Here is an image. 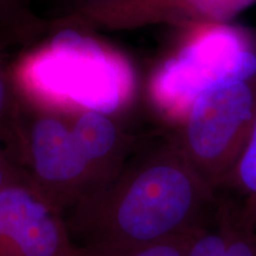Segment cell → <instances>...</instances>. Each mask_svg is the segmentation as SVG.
I'll list each match as a JSON object with an SVG mask.
<instances>
[{
  "instance_id": "15",
  "label": "cell",
  "mask_w": 256,
  "mask_h": 256,
  "mask_svg": "<svg viewBox=\"0 0 256 256\" xmlns=\"http://www.w3.org/2000/svg\"><path fill=\"white\" fill-rule=\"evenodd\" d=\"M107 2V0H89L88 2Z\"/></svg>"
},
{
  "instance_id": "10",
  "label": "cell",
  "mask_w": 256,
  "mask_h": 256,
  "mask_svg": "<svg viewBox=\"0 0 256 256\" xmlns=\"http://www.w3.org/2000/svg\"><path fill=\"white\" fill-rule=\"evenodd\" d=\"M220 196L226 224L223 256H256V226L242 215L229 198Z\"/></svg>"
},
{
  "instance_id": "4",
  "label": "cell",
  "mask_w": 256,
  "mask_h": 256,
  "mask_svg": "<svg viewBox=\"0 0 256 256\" xmlns=\"http://www.w3.org/2000/svg\"><path fill=\"white\" fill-rule=\"evenodd\" d=\"M34 110L28 118L20 110L16 154L28 165L34 186L60 212H69L101 186V179L82 152L69 115Z\"/></svg>"
},
{
  "instance_id": "11",
  "label": "cell",
  "mask_w": 256,
  "mask_h": 256,
  "mask_svg": "<svg viewBox=\"0 0 256 256\" xmlns=\"http://www.w3.org/2000/svg\"><path fill=\"white\" fill-rule=\"evenodd\" d=\"M20 107L10 76L8 64L0 56V139L11 146L17 133Z\"/></svg>"
},
{
  "instance_id": "12",
  "label": "cell",
  "mask_w": 256,
  "mask_h": 256,
  "mask_svg": "<svg viewBox=\"0 0 256 256\" xmlns=\"http://www.w3.org/2000/svg\"><path fill=\"white\" fill-rule=\"evenodd\" d=\"M200 232L185 234L152 244L130 249L84 250V256H188L194 238Z\"/></svg>"
},
{
  "instance_id": "13",
  "label": "cell",
  "mask_w": 256,
  "mask_h": 256,
  "mask_svg": "<svg viewBox=\"0 0 256 256\" xmlns=\"http://www.w3.org/2000/svg\"><path fill=\"white\" fill-rule=\"evenodd\" d=\"M226 242V224L222 202L218 220L206 229L200 230L192 242L188 256H223Z\"/></svg>"
},
{
  "instance_id": "1",
  "label": "cell",
  "mask_w": 256,
  "mask_h": 256,
  "mask_svg": "<svg viewBox=\"0 0 256 256\" xmlns=\"http://www.w3.org/2000/svg\"><path fill=\"white\" fill-rule=\"evenodd\" d=\"M220 197L174 139L126 162L68 212L72 241L84 250L130 249L212 226Z\"/></svg>"
},
{
  "instance_id": "3",
  "label": "cell",
  "mask_w": 256,
  "mask_h": 256,
  "mask_svg": "<svg viewBox=\"0 0 256 256\" xmlns=\"http://www.w3.org/2000/svg\"><path fill=\"white\" fill-rule=\"evenodd\" d=\"M256 120V62L222 72L196 95L172 138L202 178L220 192Z\"/></svg>"
},
{
  "instance_id": "6",
  "label": "cell",
  "mask_w": 256,
  "mask_h": 256,
  "mask_svg": "<svg viewBox=\"0 0 256 256\" xmlns=\"http://www.w3.org/2000/svg\"><path fill=\"white\" fill-rule=\"evenodd\" d=\"M0 256H84L31 178L0 190Z\"/></svg>"
},
{
  "instance_id": "14",
  "label": "cell",
  "mask_w": 256,
  "mask_h": 256,
  "mask_svg": "<svg viewBox=\"0 0 256 256\" xmlns=\"http://www.w3.org/2000/svg\"><path fill=\"white\" fill-rule=\"evenodd\" d=\"M26 179H30L26 170L19 168L12 156L0 147V190Z\"/></svg>"
},
{
  "instance_id": "5",
  "label": "cell",
  "mask_w": 256,
  "mask_h": 256,
  "mask_svg": "<svg viewBox=\"0 0 256 256\" xmlns=\"http://www.w3.org/2000/svg\"><path fill=\"white\" fill-rule=\"evenodd\" d=\"M256 4V0H107L86 2L49 22V28L72 26L92 32L132 31L152 25H218Z\"/></svg>"
},
{
  "instance_id": "2",
  "label": "cell",
  "mask_w": 256,
  "mask_h": 256,
  "mask_svg": "<svg viewBox=\"0 0 256 256\" xmlns=\"http://www.w3.org/2000/svg\"><path fill=\"white\" fill-rule=\"evenodd\" d=\"M49 32L46 42L8 64L22 104L64 115L84 110L112 115L130 101L136 75L126 56L92 31L64 26Z\"/></svg>"
},
{
  "instance_id": "9",
  "label": "cell",
  "mask_w": 256,
  "mask_h": 256,
  "mask_svg": "<svg viewBox=\"0 0 256 256\" xmlns=\"http://www.w3.org/2000/svg\"><path fill=\"white\" fill-rule=\"evenodd\" d=\"M49 31V22L34 14L31 0H0V46H28Z\"/></svg>"
},
{
  "instance_id": "8",
  "label": "cell",
  "mask_w": 256,
  "mask_h": 256,
  "mask_svg": "<svg viewBox=\"0 0 256 256\" xmlns=\"http://www.w3.org/2000/svg\"><path fill=\"white\" fill-rule=\"evenodd\" d=\"M218 194L228 197L256 226V120L232 172Z\"/></svg>"
},
{
  "instance_id": "7",
  "label": "cell",
  "mask_w": 256,
  "mask_h": 256,
  "mask_svg": "<svg viewBox=\"0 0 256 256\" xmlns=\"http://www.w3.org/2000/svg\"><path fill=\"white\" fill-rule=\"evenodd\" d=\"M69 119L82 152L104 184L126 162L127 142L124 134L110 115L101 112H80L69 115Z\"/></svg>"
}]
</instances>
